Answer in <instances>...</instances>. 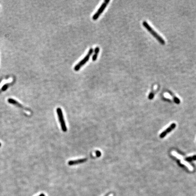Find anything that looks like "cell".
Instances as JSON below:
<instances>
[{"label":"cell","instance_id":"11","mask_svg":"<svg viewBox=\"0 0 196 196\" xmlns=\"http://www.w3.org/2000/svg\"><path fill=\"white\" fill-rule=\"evenodd\" d=\"M39 196H45V194H41Z\"/></svg>","mask_w":196,"mask_h":196},{"label":"cell","instance_id":"7","mask_svg":"<svg viewBox=\"0 0 196 196\" xmlns=\"http://www.w3.org/2000/svg\"><path fill=\"white\" fill-rule=\"evenodd\" d=\"M87 161V159L86 158L79 159L75 160H70L68 162V165L69 166L75 165H77L84 163L86 162Z\"/></svg>","mask_w":196,"mask_h":196},{"label":"cell","instance_id":"6","mask_svg":"<svg viewBox=\"0 0 196 196\" xmlns=\"http://www.w3.org/2000/svg\"><path fill=\"white\" fill-rule=\"evenodd\" d=\"M8 102H9L10 104H13V105H15L16 106L18 107V108H19L25 110H26V111H30V110H29L28 109H27V108H26V107L23 106V105L21 104H20V103H19L18 102H17L16 100L15 99H13V98H9V99H8Z\"/></svg>","mask_w":196,"mask_h":196},{"label":"cell","instance_id":"4","mask_svg":"<svg viewBox=\"0 0 196 196\" xmlns=\"http://www.w3.org/2000/svg\"><path fill=\"white\" fill-rule=\"evenodd\" d=\"M110 2V0H105L104 1L103 3L102 4V5L97 10V11L93 15L92 17V19L93 20H96L98 19L101 14L103 12L104 10L106 8L107 6Z\"/></svg>","mask_w":196,"mask_h":196},{"label":"cell","instance_id":"2","mask_svg":"<svg viewBox=\"0 0 196 196\" xmlns=\"http://www.w3.org/2000/svg\"><path fill=\"white\" fill-rule=\"evenodd\" d=\"M94 52V49L92 48H91L89 49L88 54L86 55V56L84 57L81 61H80L78 63L75 67H74V70L75 71H78L80 69H81V68L82 66H83L87 62L89 61V60L90 57L93 55Z\"/></svg>","mask_w":196,"mask_h":196},{"label":"cell","instance_id":"8","mask_svg":"<svg viewBox=\"0 0 196 196\" xmlns=\"http://www.w3.org/2000/svg\"><path fill=\"white\" fill-rule=\"evenodd\" d=\"M99 50H100L99 47H98V46L96 47L95 49L94 50V54L93 55L92 58V61H96V60L97 59L98 55L99 52Z\"/></svg>","mask_w":196,"mask_h":196},{"label":"cell","instance_id":"10","mask_svg":"<svg viewBox=\"0 0 196 196\" xmlns=\"http://www.w3.org/2000/svg\"><path fill=\"white\" fill-rule=\"evenodd\" d=\"M186 160L189 162L192 161H193V160H196V155L193 156L189 157H187L186 159Z\"/></svg>","mask_w":196,"mask_h":196},{"label":"cell","instance_id":"12","mask_svg":"<svg viewBox=\"0 0 196 196\" xmlns=\"http://www.w3.org/2000/svg\"><path fill=\"white\" fill-rule=\"evenodd\" d=\"M110 193H108L106 195H105L104 196H109L110 195Z\"/></svg>","mask_w":196,"mask_h":196},{"label":"cell","instance_id":"1","mask_svg":"<svg viewBox=\"0 0 196 196\" xmlns=\"http://www.w3.org/2000/svg\"><path fill=\"white\" fill-rule=\"evenodd\" d=\"M143 25L146 29H147V31L149 32L154 37L157 39V40H158L160 43L163 45H164L165 44L164 40L151 27V26L147 23L146 21H143Z\"/></svg>","mask_w":196,"mask_h":196},{"label":"cell","instance_id":"5","mask_svg":"<svg viewBox=\"0 0 196 196\" xmlns=\"http://www.w3.org/2000/svg\"><path fill=\"white\" fill-rule=\"evenodd\" d=\"M176 124L175 123H173L171 125L167 128L166 130H165L162 133L160 134L159 137L160 138H163L166 136L167 135V133L171 132L173 130H174L176 128Z\"/></svg>","mask_w":196,"mask_h":196},{"label":"cell","instance_id":"9","mask_svg":"<svg viewBox=\"0 0 196 196\" xmlns=\"http://www.w3.org/2000/svg\"><path fill=\"white\" fill-rule=\"evenodd\" d=\"M12 83H6L5 84V85H4L1 88V89H0V94L2 92H3L4 91H5L6 89H7L9 87L12 85Z\"/></svg>","mask_w":196,"mask_h":196},{"label":"cell","instance_id":"3","mask_svg":"<svg viewBox=\"0 0 196 196\" xmlns=\"http://www.w3.org/2000/svg\"><path fill=\"white\" fill-rule=\"evenodd\" d=\"M56 113H57V114L58 115L59 121L60 123L61 130H62V131H63L64 132H66L67 130V128L65 122L64 120L62 110L60 108H58L56 109Z\"/></svg>","mask_w":196,"mask_h":196}]
</instances>
